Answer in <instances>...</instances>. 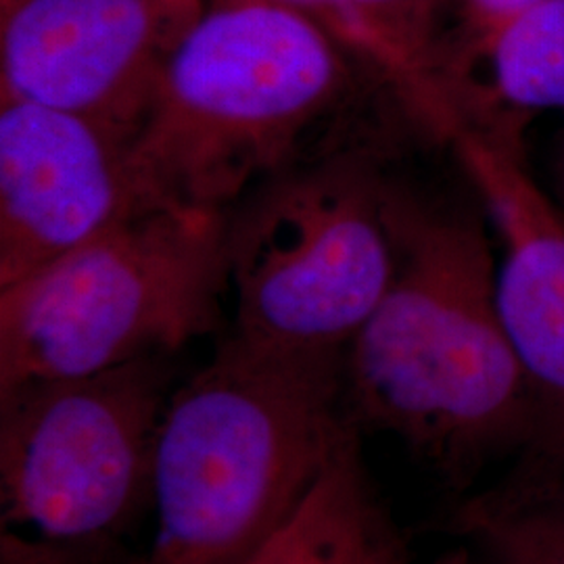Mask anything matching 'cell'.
<instances>
[{
    "label": "cell",
    "instance_id": "1",
    "mask_svg": "<svg viewBox=\"0 0 564 564\" xmlns=\"http://www.w3.org/2000/svg\"><path fill=\"white\" fill-rule=\"evenodd\" d=\"M398 247L383 302L343 358L356 429L400 440L447 487L466 491L491 464L517 460L533 429L523 364L498 300L481 223L391 184Z\"/></svg>",
    "mask_w": 564,
    "mask_h": 564
},
{
    "label": "cell",
    "instance_id": "2",
    "mask_svg": "<svg viewBox=\"0 0 564 564\" xmlns=\"http://www.w3.org/2000/svg\"><path fill=\"white\" fill-rule=\"evenodd\" d=\"M362 69L379 74L293 7L207 0L132 142L137 167L158 202L228 214L326 151L314 142L354 102Z\"/></svg>",
    "mask_w": 564,
    "mask_h": 564
},
{
    "label": "cell",
    "instance_id": "3",
    "mask_svg": "<svg viewBox=\"0 0 564 564\" xmlns=\"http://www.w3.org/2000/svg\"><path fill=\"white\" fill-rule=\"evenodd\" d=\"M345 356H295L228 335L172 391L155 449L158 533L139 564H245L360 433Z\"/></svg>",
    "mask_w": 564,
    "mask_h": 564
},
{
    "label": "cell",
    "instance_id": "4",
    "mask_svg": "<svg viewBox=\"0 0 564 564\" xmlns=\"http://www.w3.org/2000/svg\"><path fill=\"white\" fill-rule=\"evenodd\" d=\"M226 214L160 205L0 286V393L174 356L220 321Z\"/></svg>",
    "mask_w": 564,
    "mask_h": 564
},
{
    "label": "cell",
    "instance_id": "5",
    "mask_svg": "<svg viewBox=\"0 0 564 564\" xmlns=\"http://www.w3.org/2000/svg\"><path fill=\"white\" fill-rule=\"evenodd\" d=\"M372 151L330 147L226 214L230 335L295 356H345L395 276L389 193Z\"/></svg>",
    "mask_w": 564,
    "mask_h": 564
},
{
    "label": "cell",
    "instance_id": "6",
    "mask_svg": "<svg viewBox=\"0 0 564 564\" xmlns=\"http://www.w3.org/2000/svg\"><path fill=\"white\" fill-rule=\"evenodd\" d=\"M172 356L0 393L2 527L121 540L153 506Z\"/></svg>",
    "mask_w": 564,
    "mask_h": 564
},
{
    "label": "cell",
    "instance_id": "7",
    "mask_svg": "<svg viewBox=\"0 0 564 564\" xmlns=\"http://www.w3.org/2000/svg\"><path fill=\"white\" fill-rule=\"evenodd\" d=\"M207 0H13L0 7V101L78 113L134 141Z\"/></svg>",
    "mask_w": 564,
    "mask_h": 564
},
{
    "label": "cell",
    "instance_id": "8",
    "mask_svg": "<svg viewBox=\"0 0 564 564\" xmlns=\"http://www.w3.org/2000/svg\"><path fill=\"white\" fill-rule=\"evenodd\" d=\"M132 142L78 113L0 101V286L165 205Z\"/></svg>",
    "mask_w": 564,
    "mask_h": 564
},
{
    "label": "cell",
    "instance_id": "9",
    "mask_svg": "<svg viewBox=\"0 0 564 564\" xmlns=\"http://www.w3.org/2000/svg\"><path fill=\"white\" fill-rule=\"evenodd\" d=\"M447 142L505 247L498 300L533 400L531 437L517 460L564 473V216L529 176L514 132L456 126Z\"/></svg>",
    "mask_w": 564,
    "mask_h": 564
},
{
    "label": "cell",
    "instance_id": "10",
    "mask_svg": "<svg viewBox=\"0 0 564 564\" xmlns=\"http://www.w3.org/2000/svg\"><path fill=\"white\" fill-rule=\"evenodd\" d=\"M485 63V78L440 80L447 128H512L510 113L564 111V0H538L508 21L479 51L444 65ZM442 72V69H440Z\"/></svg>",
    "mask_w": 564,
    "mask_h": 564
},
{
    "label": "cell",
    "instance_id": "11",
    "mask_svg": "<svg viewBox=\"0 0 564 564\" xmlns=\"http://www.w3.org/2000/svg\"><path fill=\"white\" fill-rule=\"evenodd\" d=\"M245 564H408L368 477L360 433L343 444L295 514Z\"/></svg>",
    "mask_w": 564,
    "mask_h": 564
},
{
    "label": "cell",
    "instance_id": "12",
    "mask_svg": "<svg viewBox=\"0 0 564 564\" xmlns=\"http://www.w3.org/2000/svg\"><path fill=\"white\" fill-rule=\"evenodd\" d=\"M449 529L487 564H564L563 470L514 460L456 506Z\"/></svg>",
    "mask_w": 564,
    "mask_h": 564
},
{
    "label": "cell",
    "instance_id": "13",
    "mask_svg": "<svg viewBox=\"0 0 564 564\" xmlns=\"http://www.w3.org/2000/svg\"><path fill=\"white\" fill-rule=\"evenodd\" d=\"M368 61L410 109L437 130L444 107L437 76L444 63L447 0H341Z\"/></svg>",
    "mask_w": 564,
    "mask_h": 564
},
{
    "label": "cell",
    "instance_id": "14",
    "mask_svg": "<svg viewBox=\"0 0 564 564\" xmlns=\"http://www.w3.org/2000/svg\"><path fill=\"white\" fill-rule=\"evenodd\" d=\"M121 540L30 538L2 527L0 564H139Z\"/></svg>",
    "mask_w": 564,
    "mask_h": 564
},
{
    "label": "cell",
    "instance_id": "15",
    "mask_svg": "<svg viewBox=\"0 0 564 564\" xmlns=\"http://www.w3.org/2000/svg\"><path fill=\"white\" fill-rule=\"evenodd\" d=\"M538 0H458L463 34L445 51V59L466 57L479 51L506 23Z\"/></svg>",
    "mask_w": 564,
    "mask_h": 564
},
{
    "label": "cell",
    "instance_id": "16",
    "mask_svg": "<svg viewBox=\"0 0 564 564\" xmlns=\"http://www.w3.org/2000/svg\"><path fill=\"white\" fill-rule=\"evenodd\" d=\"M286 7H293L297 11H302L305 15L314 18L318 23H323L326 30H330L339 41L349 46L360 59H364L362 51L358 39L349 25V20L345 15L341 0H276ZM366 61V59H364ZM368 63V61H366ZM370 65V63H368ZM372 67V65H370Z\"/></svg>",
    "mask_w": 564,
    "mask_h": 564
},
{
    "label": "cell",
    "instance_id": "17",
    "mask_svg": "<svg viewBox=\"0 0 564 564\" xmlns=\"http://www.w3.org/2000/svg\"><path fill=\"white\" fill-rule=\"evenodd\" d=\"M431 564H481L479 556L475 554V550H470V545H458L449 552H445L442 556H437Z\"/></svg>",
    "mask_w": 564,
    "mask_h": 564
},
{
    "label": "cell",
    "instance_id": "18",
    "mask_svg": "<svg viewBox=\"0 0 564 564\" xmlns=\"http://www.w3.org/2000/svg\"><path fill=\"white\" fill-rule=\"evenodd\" d=\"M13 0H0V7H7V4H11Z\"/></svg>",
    "mask_w": 564,
    "mask_h": 564
},
{
    "label": "cell",
    "instance_id": "19",
    "mask_svg": "<svg viewBox=\"0 0 564 564\" xmlns=\"http://www.w3.org/2000/svg\"><path fill=\"white\" fill-rule=\"evenodd\" d=\"M563 181H564V176H563Z\"/></svg>",
    "mask_w": 564,
    "mask_h": 564
}]
</instances>
